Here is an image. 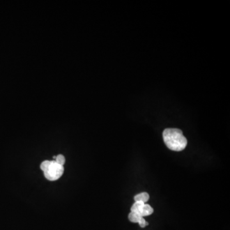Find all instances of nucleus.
Masks as SVG:
<instances>
[{
  "label": "nucleus",
  "instance_id": "obj_2",
  "mask_svg": "<svg viewBox=\"0 0 230 230\" xmlns=\"http://www.w3.org/2000/svg\"><path fill=\"white\" fill-rule=\"evenodd\" d=\"M64 172L63 166L58 164L55 160L51 161V164L47 169L44 172V176L47 180L55 181L62 176Z\"/></svg>",
  "mask_w": 230,
  "mask_h": 230
},
{
  "label": "nucleus",
  "instance_id": "obj_6",
  "mask_svg": "<svg viewBox=\"0 0 230 230\" xmlns=\"http://www.w3.org/2000/svg\"><path fill=\"white\" fill-rule=\"evenodd\" d=\"M129 220L132 222L133 223H138L139 221L141 220V219L143 217L141 216L140 214H138L137 213H134L131 212L129 214Z\"/></svg>",
  "mask_w": 230,
  "mask_h": 230
},
{
  "label": "nucleus",
  "instance_id": "obj_4",
  "mask_svg": "<svg viewBox=\"0 0 230 230\" xmlns=\"http://www.w3.org/2000/svg\"><path fill=\"white\" fill-rule=\"evenodd\" d=\"M149 198L150 196L147 192H141V193L136 195L134 196L135 201H141L144 203L148 201Z\"/></svg>",
  "mask_w": 230,
  "mask_h": 230
},
{
  "label": "nucleus",
  "instance_id": "obj_1",
  "mask_svg": "<svg viewBox=\"0 0 230 230\" xmlns=\"http://www.w3.org/2000/svg\"><path fill=\"white\" fill-rule=\"evenodd\" d=\"M162 136L166 145L173 151H182L187 146V139L180 129H166L163 132Z\"/></svg>",
  "mask_w": 230,
  "mask_h": 230
},
{
  "label": "nucleus",
  "instance_id": "obj_3",
  "mask_svg": "<svg viewBox=\"0 0 230 230\" xmlns=\"http://www.w3.org/2000/svg\"><path fill=\"white\" fill-rule=\"evenodd\" d=\"M144 205V203H143V202L136 201L134 203L133 205L132 206V207H131V208H130L131 212L137 213H138V214L140 215V213L141 212V210H142V209H143V207Z\"/></svg>",
  "mask_w": 230,
  "mask_h": 230
},
{
  "label": "nucleus",
  "instance_id": "obj_9",
  "mask_svg": "<svg viewBox=\"0 0 230 230\" xmlns=\"http://www.w3.org/2000/svg\"><path fill=\"white\" fill-rule=\"evenodd\" d=\"M138 223H139V224H140L141 228H145L146 226L148 225V222H146L145 221V219H144L143 217L141 219V220L139 221Z\"/></svg>",
  "mask_w": 230,
  "mask_h": 230
},
{
  "label": "nucleus",
  "instance_id": "obj_5",
  "mask_svg": "<svg viewBox=\"0 0 230 230\" xmlns=\"http://www.w3.org/2000/svg\"><path fill=\"white\" fill-rule=\"evenodd\" d=\"M153 212H154L153 208H152L151 206L149 205L148 204H146V203H144L140 215L142 217L148 216V215H152V213H153Z\"/></svg>",
  "mask_w": 230,
  "mask_h": 230
},
{
  "label": "nucleus",
  "instance_id": "obj_7",
  "mask_svg": "<svg viewBox=\"0 0 230 230\" xmlns=\"http://www.w3.org/2000/svg\"><path fill=\"white\" fill-rule=\"evenodd\" d=\"M56 162L58 163V164H60L61 166H63L65 164V159L63 155H58V156L56 157Z\"/></svg>",
  "mask_w": 230,
  "mask_h": 230
},
{
  "label": "nucleus",
  "instance_id": "obj_8",
  "mask_svg": "<svg viewBox=\"0 0 230 230\" xmlns=\"http://www.w3.org/2000/svg\"><path fill=\"white\" fill-rule=\"evenodd\" d=\"M50 164H51V161H49V160H45V161L42 162V164H41V170L44 172L47 169V168L49 166Z\"/></svg>",
  "mask_w": 230,
  "mask_h": 230
}]
</instances>
